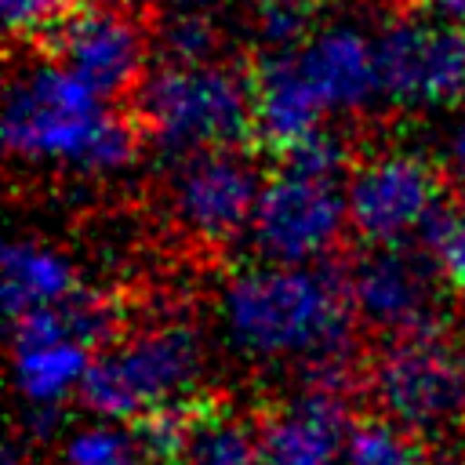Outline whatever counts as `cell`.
<instances>
[{
	"label": "cell",
	"instance_id": "17",
	"mask_svg": "<svg viewBox=\"0 0 465 465\" xmlns=\"http://www.w3.org/2000/svg\"><path fill=\"white\" fill-rule=\"evenodd\" d=\"M174 465H262V425L225 400H196Z\"/></svg>",
	"mask_w": 465,
	"mask_h": 465
},
{
	"label": "cell",
	"instance_id": "6",
	"mask_svg": "<svg viewBox=\"0 0 465 465\" xmlns=\"http://www.w3.org/2000/svg\"><path fill=\"white\" fill-rule=\"evenodd\" d=\"M367 389L378 414L418 440L450 436L465 429V341L440 323L385 338L367 367Z\"/></svg>",
	"mask_w": 465,
	"mask_h": 465
},
{
	"label": "cell",
	"instance_id": "14",
	"mask_svg": "<svg viewBox=\"0 0 465 465\" xmlns=\"http://www.w3.org/2000/svg\"><path fill=\"white\" fill-rule=\"evenodd\" d=\"M254 102V138L276 156L312 131L327 127L331 113L320 102L316 87L298 65L294 51H265L251 73Z\"/></svg>",
	"mask_w": 465,
	"mask_h": 465
},
{
	"label": "cell",
	"instance_id": "19",
	"mask_svg": "<svg viewBox=\"0 0 465 465\" xmlns=\"http://www.w3.org/2000/svg\"><path fill=\"white\" fill-rule=\"evenodd\" d=\"M341 465H432V461L425 454V440L378 414L352 425Z\"/></svg>",
	"mask_w": 465,
	"mask_h": 465
},
{
	"label": "cell",
	"instance_id": "1",
	"mask_svg": "<svg viewBox=\"0 0 465 465\" xmlns=\"http://www.w3.org/2000/svg\"><path fill=\"white\" fill-rule=\"evenodd\" d=\"M214 320L222 341L247 363L294 367L312 385H349L356 312L345 280L323 262H258L232 272Z\"/></svg>",
	"mask_w": 465,
	"mask_h": 465
},
{
	"label": "cell",
	"instance_id": "18",
	"mask_svg": "<svg viewBox=\"0 0 465 465\" xmlns=\"http://www.w3.org/2000/svg\"><path fill=\"white\" fill-rule=\"evenodd\" d=\"M62 465H153L149 447L134 421H116L94 414L84 425H73L58 447Z\"/></svg>",
	"mask_w": 465,
	"mask_h": 465
},
{
	"label": "cell",
	"instance_id": "2",
	"mask_svg": "<svg viewBox=\"0 0 465 465\" xmlns=\"http://www.w3.org/2000/svg\"><path fill=\"white\" fill-rule=\"evenodd\" d=\"M142 142L138 120L51 54L25 62L7 84L4 145L25 167L105 182L131 171Z\"/></svg>",
	"mask_w": 465,
	"mask_h": 465
},
{
	"label": "cell",
	"instance_id": "20",
	"mask_svg": "<svg viewBox=\"0 0 465 465\" xmlns=\"http://www.w3.org/2000/svg\"><path fill=\"white\" fill-rule=\"evenodd\" d=\"M414 243L450 291H465V207L443 200Z\"/></svg>",
	"mask_w": 465,
	"mask_h": 465
},
{
	"label": "cell",
	"instance_id": "11",
	"mask_svg": "<svg viewBox=\"0 0 465 465\" xmlns=\"http://www.w3.org/2000/svg\"><path fill=\"white\" fill-rule=\"evenodd\" d=\"M47 54L87 80L105 98L134 94L149 73L156 40L120 0H80L51 33Z\"/></svg>",
	"mask_w": 465,
	"mask_h": 465
},
{
	"label": "cell",
	"instance_id": "15",
	"mask_svg": "<svg viewBox=\"0 0 465 465\" xmlns=\"http://www.w3.org/2000/svg\"><path fill=\"white\" fill-rule=\"evenodd\" d=\"M294 54L331 116L356 113L371 98H381L374 36L356 25H320Z\"/></svg>",
	"mask_w": 465,
	"mask_h": 465
},
{
	"label": "cell",
	"instance_id": "23",
	"mask_svg": "<svg viewBox=\"0 0 465 465\" xmlns=\"http://www.w3.org/2000/svg\"><path fill=\"white\" fill-rule=\"evenodd\" d=\"M4 22L15 36H44L51 33L80 0H0Z\"/></svg>",
	"mask_w": 465,
	"mask_h": 465
},
{
	"label": "cell",
	"instance_id": "26",
	"mask_svg": "<svg viewBox=\"0 0 465 465\" xmlns=\"http://www.w3.org/2000/svg\"><path fill=\"white\" fill-rule=\"evenodd\" d=\"M440 18H447V22H458V25H465V0H425Z\"/></svg>",
	"mask_w": 465,
	"mask_h": 465
},
{
	"label": "cell",
	"instance_id": "22",
	"mask_svg": "<svg viewBox=\"0 0 465 465\" xmlns=\"http://www.w3.org/2000/svg\"><path fill=\"white\" fill-rule=\"evenodd\" d=\"M156 54L171 62H203L222 58V33L211 11H178L163 15L156 29Z\"/></svg>",
	"mask_w": 465,
	"mask_h": 465
},
{
	"label": "cell",
	"instance_id": "8",
	"mask_svg": "<svg viewBox=\"0 0 465 465\" xmlns=\"http://www.w3.org/2000/svg\"><path fill=\"white\" fill-rule=\"evenodd\" d=\"M378 91L396 109L432 113L465 102V25L400 15L374 36Z\"/></svg>",
	"mask_w": 465,
	"mask_h": 465
},
{
	"label": "cell",
	"instance_id": "21",
	"mask_svg": "<svg viewBox=\"0 0 465 465\" xmlns=\"http://www.w3.org/2000/svg\"><path fill=\"white\" fill-rule=\"evenodd\" d=\"M323 0H254L251 22L265 51H294L320 25Z\"/></svg>",
	"mask_w": 465,
	"mask_h": 465
},
{
	"label": "cell",
	"instance_id": "13",
	"mask_svg": "<svg viewBox=\"0 0 465 465\" xmlns=\"http://www.w3.org/2000/svg\"><path fill=\"white\" fill-rule=\"evenodd\" d=\"M345 389L305 381L302 392L280 400L262 425V465H341L352 414Z\"/></svg>",
	"mask_w": 465,
	"mask_h": 465
},
{
	"label": "cell",
	"instance_id": "9",
	"mask_svg": "<svg viewBox=\"0 0 465 465\" xmlns=\"http://www.w3.org/2000/svg\"><path fill=\"white\" fill-rule=\"evenodd\" d=\"M345 193L349 229L367 247L411 243L443 203V171L425 153L392 145L352 163Z\"/></svg>",
	"mask_w": 465,
	"mask_h": 465
},
{
	"label": "cell",
	"instance_id": "4",
	"mask_svg": "<svg viewBox=\"0 0 465 465\" xmlns=\"http://www.w3.org/2000/svg\"><path fill=\"white\" fill-rule=\"evenodd\" d=\"M207 374V345L193 320L160 316L120 331L94 352L80 400L91 414L142 421L200 400Z\"/></svg>",
	"mask_w": 465,
	"mask_h": 465
},
{
	"label": "cell",
	"instance_id": "10",
	"mask_svg": "<svg viewBox=\"0 0 465 465\" xmlns=\"http://www.w3.org/2000/svg\"><path fill=\"white\" fill-rule=\"evenodd\" d=\"M262 185L254 160L240 145L196 153L174 163L167 178V211L193 243L229 247L251 232Z\"/></svg>",
	"mask_w": 465,
	"mask_h": 465
},
{
	"label": "cell",
	"instance_id": "5",
	"mask_svg": "<svg viewBox=\"0 0 465 465\" xmlns=\"http://www.w3.org/2000/svg\"><path fill=\"white\" fill-rule=\"evenodd\" d=\"M116 334L120 309L94 291H80L54 309L15 320L11 381L33 436H47L58 425L65 403L84 392L94 352Z\"/></svg>",
	"mask_w": 465,
	"mask_h": 465
},
{
	"label": "cell",
	"instance_id": "3",
	"mask_svg": "<svg viewBox=\"0 0 465 465\" xmlns=\"http://www.w3.org/2000/svg\"><path fill=\"white\" fill-rule=\"evenodd\" d=\"M134 120L149 149L171 163L211 149H232L254 134L251 76L225 58H160L134 91Z\"/></svg>",
	"mask_w": 465,
	"mask_h": 465
},
{
	"label": "cell",
	"instance_id": "24",
	"mask_svg": "<svg viewBox=\"0 0 465 465\" xmlns=\"http://www.w3.org/2000/svg\"><path fill=\"white\" fill-rule=\"evenodd\" d=\"M443 163H447V174H450V182L461 189V200H465V113H458V120L447 127V138H443Z\"/></svg>",
	"mask_w": 465,
	"mask_h": 465
},
{
	"label": "cell",
	"instance_id": "12",
	"mask_svg": "<svg viewBox=\"0 0 465 465\" xmlns=\"http://www.w3.org/2000/svg\"><path fill=\"white\" fill-rule=\"evenodd\" d=\"M345 287L356 320L381 338L436 327L443 316V298L450 291L436 276L429 258L421 251H411L407 243L367 247L363 254H356V262L345 269Z\"/></svg>",
	"mask_w": 465,
	"mask_h": 465
},
{
	"label": "cell",
	"instance_id": "25",
	"mask_svg": "<svg viewBox=\"0 0 465 465\" xmlns=\"http://www.w3.org/2000/svg\"><path fill=\"white\" fill-rule=\"evenodd\" d=\"M160 15H178V11H211L214 0H149Z\"/></svg>",
	"mask_w": 465,
	"mask_h": 465
},
{
	"label": "cell",
	"instance_id": "16",
	"mask_svg": "<svg viewBox=\"0 0 465 465\" xmlns=\"http://www.w3.org/2000/svg\"><path fill=\"white\" fill-rule=\"evenodd\" d=\"M0 291L4 309L11 320L54 309L80 294V269L58 243H47L40 236H18L4 247L0 262Z\"/></svg>",
	"mask_w": 465,
	"mask_h": 465
},
{
	"label": "cell",
	"instance_id": "7",
	"mask_svg": "<svg viewBox=\"0 0 465 465\" xmlns=\"http://www.w3.org/2000/svg\"><path fill=\"white\" fill-rule=\"evenodd\" d=\"M349 178L302 171L280 163L265 178L247 240L262 262L316 265L323 262L349 229Z\"/></svg>",
	"mask_w": 465,
	"mask_h": 465
}]
</instances>
